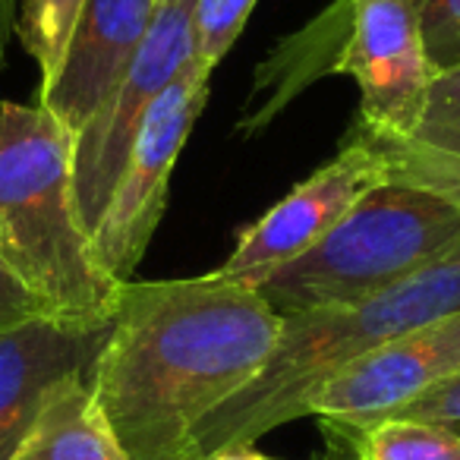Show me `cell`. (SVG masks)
<instances>
[{
  "mask_svg": "<svg viewBox=\"0 0 460 460\" xmlns=\"http://www.w3.org/2000/svg\"><path fill=\"white\" fill-rule=\"evenodd\" d=\"M281 315L221 271L123 281L92 394L129 460H183L199 422L271 359Z\"/></svg>",
  "mask_w": 460,
  "mask_h": 460,
  "instance_id": "cell-1",
  "label": "cell"
},
{
  "mask_svg": "<svg viewBox=\"0 0 460 460\" xmlns=\"http://www.w3.org/2000/svg\"><path fill=\"white\" fill-rule=\"evenodd\" d=\"M76 133L45 104L0 102V262L73 322H111L123 281L95 256L76 202Z\"/></svg>",
  "mask_w": 460,
  "mask_h": 460,
  "instance_id": "cell-2",
  "label": "cell"
},
{
  "mask_svg": "<svg viewBox=\"0 0 460 460\" xmlns=\"http://www.w3.org/2000/svg\"><path fill=\"white\" fill-rule=\"evenodd\" d=\"M460 313V246L397 288L369 300L281 315L278 344L265 369L199 422L183 460L221 447L256 445L265 432L309 416V401L334 376L391 338Z\"/></svg>",
  "mask_w": 460,
  "mask_h": 460,
  "instance_id": "cell-3",
  "label": "cell"
},
{
  "mask_svg": "<svg viewBox=\"0 0 460 460\" xmlns=\"http://www.w3.org/2000/svg\"><path fill=\"white\" fill-rule=\"evenodd\" d=\"M460 246V211L432 192L385 183L319 246L262 284L278 315L357 303L397 288Z\"/></svg>",
  "mask_w": 460,
  "mask_h": 460,
  "instance_id": "cell-4",
  "label": "cell"
},
{
  "mask_svg": "<svg viewBox=\"0 0 460 460\" xmlns=\"http://www.w3.org/2000/svg\"><path fill=\"white\" fill-rule=\"evenodd\" d=\"M296 41L288 54L303 70L300 85L319 70L344 73L359 89V129L376 139L413 133L435 79L420 0H338Z\"/></svg>",
  "mask_w": 460,
  "mask_h": 460,
  "instance_id": "cell-5",
  "label": "cell"
},
{
  "mask_svg": "<svg viewBox=\"0 0 460 460\" xmlns=\"http://www.w3.org/2000/svg\"><path fill=\"white\" fill-rule=\"evenodd\" d=\"M208 66L192 54L186 70L155 98L139 120L133 146L117 173L111 196L92 227L95 256L117 281H129L152 243L158 221L164 215L171 173L208 104Z\"/></svg>",
  "mask_w": 460,
  "mask_h": 460,
  "instance_id": "cell-6",
  "label": "cell"
},
{
  "mask_svg": "<svg viewBox=\"0 0 460 460\" xmlns=\"http://www.w3.org/2000/svg\"><path fill=\"white\" fill-rule=\"evenodd\" d=\"M385 183H391L385 152L357 127L328 164L240 234L234 252L217 271L250 288H262L275 271L319 246L350 208H357L359 199Z\"/></svg>",
  "mask_w": 460,
  "mask_h": 460,
  "instance_id": "cell-7",
  "label": "cell"
},
{
  "mask_svg": "<svg viewBox=\"0 0 460 460\" xmlns=\"http://www.w3.org/2000/svg\"><path fill=\"white\" fill-rule=\"evenodd\" d=\"M192 10L196 0H161L139 51L133 54L89 127L76 136V202L89 234L127 161L139 120L196 54Z\"/></svg>",
  "mask_w": 460,
  "mask_h": 460,
  "instance_id": "cell-8",
  "label": "cell"
},
{
  "mask_svg": "<svg viewBox=\"0 0 460 460\" xmlns=\"http://www.w3.org/2000/svg\"><path fill=\"white\" fill-rule=\"evenodd\" d=\"M460 372V313L441 315L391 338L341 376L325 382L309 401V416L347 429L397 416Z\"/></svg>",
  "mask_w": 460,
  "mask_h": 460,
  "instance_id": "cell-9",
  "label": "cell"
},
{
  "mask_svg": "<svg viewBox=\"0 0 460 460\" xmlns=\"http://www.w3.org/2000/svg\"><path fill=\"white\" fill-rule=\"evenodd\" d=\"M111 322L39 315L0 328V460H10L54 388L92 378Z\"/></svg>",
  "mask_w": 460,
  "mask_h": 460,
  "instance_id": "cell-10",
  "label": "cell"
},
{
  "mask_svg": "<svg viewBox=\"0 0 460 460\" xmlns=\"http://www.w3.org/2000/svg\"><path fill=\"white\" fill-rule=\"evenodd\" d=\"M161 0H85L54 85L39 95L73 133H83L152 29Z\"/></svg>",
  "mask_w": 460,
  "mask_h": 460,
  "instance_id": "cell-11",
  "label": "cell"
},
{
  "mask_svg": "<svg viewBox=\"0 0 460 460\" xmlns=\"http://www.w3.org/2000/svg\"><path fill=\"white\" fill-rule=\"evenodd\" d=\"M376 146L385 152L391 183L432 192L460 211V64L435 70L413 133L376 139Z\"/></svg>",
  "mask_w": 460,
  "mask_h": 460,
  "instance_id": "cell-12",
  "label": "cell"
},
{
  "mask_svg": "<svg viewBox=\"0 0 460 460\" xmlns=\"http://www.w3.org/2000/svg\"><path fill=\"white\" fill-rule=\"evenodd\" d=\"M10 460H129L104 420L92 378L58 385Z\"/></svg>",
  "mask_w": 460,
  "mask_h": 460,
  "instance_id": "cell-13",
  "label": "cell"
},
{
  "mask_svg": "<svg viewBox=\"0 0 460 460\" xmlns=\"http://www.w3.org/2000/svg\"><path fill=\"white\" fill-rule=\"evenodd\" d=\"M338 429L347 435L357 460H460V432L441 422L388 416L372 426Z\"/></svg>",
  "mask_w": 460,
  "mask_h": 460,
  "instance_id": "cell-14",
  "label": "cell"
},
{
  "mask_svg": "<svg viewBox=\"0 0 460 460\" xmlns=\"http://www.w3.org/2000/svg\"><path fill=\"white\" fill-rule=\"evenodd\" d=\"M85 0H26L22 4L20 22H16V35H20L26 54L35 60L41 73V92L54 85L64 64L66 45L76 29V20L83 13Z\"/></svg>",
  "mask_w": 460,
  "mask_h": 460,
  "instance_id": "cell-15",
  "label": "cell"
},
{
  "mask_svg": "<svg viewBox=\"0 0 460 460\" xmlns=\"http://www.w3.org/2000/svg\"><path fill=\"white\" fill-rule=\"evenodd\" d=\"M259 0H196L192 32H196V58L215 70L227 51L237 45L246 20Z\"/></svg>",
  "mask_w": 460,
  "mask_h": 460,
  "instance_id": "cell-16",
  "label": "cell"
},
{
  "mask_svg": "<svg viewBox=\"0 0 460 460\" xmlns=\"http://www.w3.org/2000/svg\"><path fill=\"white\" fill-rule=\"evenodd\" d=\"M420 20L435 70L460 64V0H420Z\"/></svg>",
  "mask_w": 460,
  "mask_h": 460,
  "instance_id": "cell-17",
  "label": "cell"
},
{
  "mask_svg": "<svg viewBox=\"0 0 460 460\" xmlns=\"http://www.w3.org/2000/svg\"><path fill=\"white\" fill-rule=\"evenodd\" d=\"M397 416L441 422V426H451L460 432V372L447 378V382H441L438 388L426 391L420 401H413L410 407H403Z\"/></svg>",
  "mask_w": 460,
  "mask_h": 460,
  "instance_id": "cell-18",
  "label": "cell"
},
{
  "mask_svg": "<svg viewBox=\"0 0 460 460\" xmlns=\"http://www.w3.org/2000/svg\"><path fill=\"white\" fill-rule=\"evenodd\" d=\"M48 315L45 306L13 278V271L0 262V328L20 325V322Z\"/></svg>",
  "mask_w": 460,
  "mask_h": 460,
  "instance_id": "cell-19",
  "label": "cell"
},
{
  "mask_svg": "<svg viewBox=\"0 0 460 460\" xmlns=\"http://www.w3.org/2000/svg\"><path fill=\"white\" fill-rule=\"evenodd\" d=\"M322 435H325V451H322L315 460H357L350 441H347V435L341 432L338 426H332V422H322Z\"/></svg>",
  "mask_w": 460,
  "mask_h": 460,
  "instance_id": "cell-20",
  "label": "cell"
},
{
  "mask_svg": "<svg viewBox=\"0 0 460 460\" xmlns=\"http://www.w3.org/2000/svg\"><path fill=\"white\" fill-rule=\"evenodd\" d=\"M16 22H20V16H16V0H0V73L7 66V45L16 32Z\"/></svg>",
  "mask_w": 460,
  "mask_h": 460,
  "instance_id": "cell-21",
  "label": "cell"
},
{
  "mask_svg": "<svg viewBox=\"0 0 460 460\" xmlns=\"http://www.w3.org/2000/svg\"><path fill=\"white\" fill-rule=\"evenodd\" d=\"M199 460H275L269 454L256 451V445H237V447H221V451H211Z\"/></svg>",
  "mask_w": 460,
  "mask_h": 460,
  "instance_id": "cell-22",
  "label": "cell"
}]
</instances>
